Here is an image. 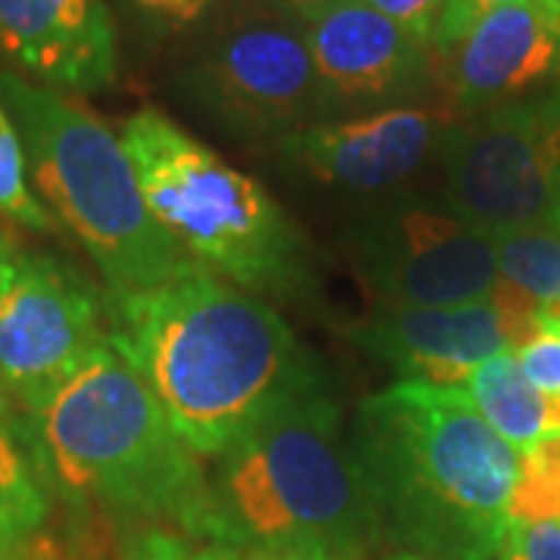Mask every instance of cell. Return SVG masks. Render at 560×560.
I'll use <instances>...</instances> for the list:
<instances>
[{"instance_id":"cell-1","label":"cell","mask_w":560,"mask_h":560,"mask_svg":"<svg viewBox=\"0 0 560 560\" xmlns=\"http://www.w3.org/2000/svg\"><path fill=\"white\" fill-rule=\"evenodd\" d=\"M106 300L109 346L200 458H219L280 401L320 381L271 305L202 265L156 290Z\"/></svg>"},{"instance_id":"cell-2","label":"cell","mask_w":560,"mask_h":560,"mask_svg":"<svg viewBox=\"0 0 560 560\" xmlns=\"http://www.w3.org/2000/svg\"><path fill=\"white\" fill-rule=\"evenodd\" d=\"M349 445L381 533L427 558L495 560L521 452L464 389L393 383L361 401Z\"/></svg>"},{"instance_id":"cell-3","label":"cell","mask_w":560,"mask_h":560,"mask_svg":"<svg viewBox=\"0 0 560 560\" xmlns=\"http://www.w3.org/2000/svg\"><path fill=\"white\" fill-rule=\"evenodd\" d=\"M209 474V533L259 558H364L381 521L352 458L342 411L312 383L253 423Z\"/></svg>"},{"instance_id":"cell-4","label":"cell","mask_w":560,"mask_h":560,"mask_svg":"<svg viewBox=\"0 0 560 560\" xmlns=\"http://www.w3.org/2000/svg\"><path fill=\"white\" fill-rule=\"evenodd\" d=\"M38 436L54 480L72 495L135 517L209 533V477L153 389L113 346L40 408Z\"/></svg>"},{"instance_id":"cell-5","label":"cell","mask_w":560,"mask_h":560,"mask_svg":"<svg viewBox=\"0 0 560 560\" xmlns=\"http://www.w3.org/2000/svg\"><path fill=\"white\" fill-rule=\"evenodd\" d=\"M0 106L20 131L28 178L101 268L109 293L156 290L200 265L150 212L125 143L94 113L13 72L0 75Z\"/></svg>"},{"instance_id":"cell-6","label":"cell","mask_w":560,"mask_h":560,"mask_svg":"<svg viewBox=\"0 0 560 560\" xmlns=\"http://www.w3.org/2000/svg\"><path fill=\"white\" fill-rule=\"evenodd\" d=\"M121 143L150 212L190 259L253 296H300L312 287L305 237L259 180L160 109L135 113Z\"/></svg>"},{"instance_id":"cell-7","label":"cell","mask_w":560,"mask_h":560,"mask_svg":"<svg viewBox=\"0 0 560 560\" xmlns=\"http://www.w3.org/2000/svg\"><path fill=\"white\" fill-rule=\"evenodd\" d=\"M178 94L234 140H283L330 121V101L308 54L302 20L280 0H249L215 22L178 72Z\"/></svg>"},{"instance_id":"cell-8","label":"cell","mask_w":560,"mask_h":560,"mask_svg":"<svg viewBox=\"0 0 560 560\" xmlns=\"http://www.w3.org/2000/svg\"><path fill=\"white\" fill-rule=\"evenodd\" d=\"M440 200L486 237L541 228L560 190V84L477 116H452Z\"/></svg>"},{"instance_id":"cell-9","label":"cell","mask_w":560,"mask_h":560,"mask_svg":"<svg viewBox=\"0 0 560 560\" xmlns=\"http://www.w3.org/2000/svg\"><path fill=\"white\" fill-rule=\"evenodd\" d=\"M342 253L377 308H445L492 296V241L418 190L361 202L342 224Z\"/></svg>"},{"instance_id":"cell-10","label":"cell","mask_w":560,"mask_h":560,"mask_svg":"<svg viewBox=\"0 0 560 560\" xmlns=\"http://www.w3.org/2000/svg\"><path fill=\"white\" fill-rule=\"evenodd\" d=\"M101 293L50 256H16L0 278V383L38 415L109 346Z\"/></svg>"},{"instance_id":"cell-11","label":"cell","mask_w":560,"mask_h":560,"mask_svg":"<svg viewBox=\"0 0 560 560\" xmlns=\"http://www.w3.org/2000/svg\"><path fill=\"white\" fill-rule=\"evenodd\" d=\"M448 121V113L427 106L318 121L280 140L278 160L293 180L374 202L411 190V180L440 160Z\"/></svg>"},{"instance_id":"cell-12","label":"cell","mask_w":560,"mask_h":560,"mask_svg":"<svg viewBox=\"0 0 560 560\" xmlns=\"http://www.w3.org/2000/svg\"><path fill=\"white\" fill-rule=\"evenodd\" d=\"M302 28L337 113L408 106L440 79L433 47L361 0H320Z\"/></svg>"},{"instance_id":"cell-13","label":"cell","mask_w":560,"mask_h":560,"mask_svg":"<svg viewBox=\"0 0 560 560\" xmlns=\"http://www.w3.org/2000/svg\"><path fill=\"white\" fill-rule=\"evenodd\" d=\"M346 337L399 383L442 389H464L482 361L511 349L508 315L492 296L445 308H374L352 320Z\"/></svg>"},{"instance_id":"cell-14","label":"cell","mask_w":560,"mask_h":560,"mask_svg":"<svg viewBox=\"0 0 560 560\" xmlns=\"http://www.w3.org/2000/svg\"><path fill=\"white\" fill-rule=\"evenodd\" d=\"M455 116H477L560 84V20L539 0L489 10L436 57Z\"/></svg>"},{"instance_id":"cell-15","label":"cell","mask_w":560,"mask_h":560,"mask_svg":"<svg viewBox=\"0 0 560 560\" xmlns=\"http://www.w3.org/2000/svg\"><path fill=\"white\" fill-rule=\"evenodd\" d=\"M0 54L54 91L94 94L119 75L103 0H0Z\"/></svg>"},{"instance_id":"cell-16","label":"cell","mask_w":560,"mask_h":560,"mask_svg":"<svg viewBox=\"0 0 560 560\" xmlns=\"http://www.w3.org/2000/svg\"><path fill=\"white\" fill-rule=\"evenodd\" d=\"M464 393L486 423L521 455L545 436L560 433V396H545L529 383L514 349L482 361L464 383Z\"/></svg>"},{"instance_id":"cell-17","label":"cell","mask_w":560,"mask_h":560,"mask_svg":"<svg viewBox=\"0 0 560 560\" xmlns=\"http://www.w3.org/2000/svg\"><path fill=\"white\" fill-rule=\"evenodd\" d=\"M501 280L517 287L541 308L560 312V234L555 228H523L489 237Z\"/></svg>"},{"instance_id":"cell-18","label":"cell","mask_w":560,"mask_h":560,"mask_svg":"<svg viewBox=\"0 0 560 560\" xmlns=\"http://www.w3.org/2000/svg\"><path fill=\"white\" fill-rule=\"evenodd\" d=\"M47 521V499L20 445L0 430V560H13Z\"/></svg>"},{"instance_id":"cell-19","label":"cell","mask_w":560,"mask_h":560,"mask_svg":"<svg viewBox=\"0 0 560 560\" xmlns=\"http://www.w3.org/2000/svg\"><path fill=\"white\" fill-rule=\"evenodd\" d=\"M541 521H560V433L523 452L511 495V523Z\"/></svg>"},{"instance_id":"cell-20","label":"cell","mask_w":560,"mask_h":560,"mask_svg":"<svg viewBox=\"0 0 560 560\" xmlns=\"http://www.w3.org/2000/svg\"><path fill=\"white\" fill-rule=\"evenodd\" d=\"M0 215L16 221L28 231H54V215L40 206L28 187V165L20 131L7 109L0 106Z\"/></svg>"},{"instance_id":"cell-21","label":"cell","mask_w":560,"mask_h":560,"mask_svg":"<svg viewBox=\"0 0 560 560\" xmlns=\"http://www.w3.org/2000/svg\"><path fill=\"white\" fill-rule=\"evenodd\" d=\"M523 374L545 396H560V312L541 308L539 327L517 349Z\"/></svg>"},{"instance_id":"cell-22","label":"cell","mask_w":560,"mask_h":560,"mask_svg":"<svg viewBox=\"0 0 560 560\" xmlns=\"http://www.w3.org/2000/svg\"><path fill=\"white\" fill-rule=\"evenodd\" d=\"M495 560H560V521L508 523Z\"/></svg>"},{"instance_id":"cell-23","label":"cell","mask_w":560,"mask_h":560,"mask_svg":"<svg viewBox=\"0 0 560 560\" xmlns=\"http://www.w3.org/2000/svg\"><path fill=\"white\" fill-rule=\"evenodd\" d=\"M361 3H368L371 10L383 13L386 20H393L408 35H415L430 47H433V35L445 10V0H361Z\"/></svg>"},{"instance_id":"cell-24","label":"cell","mask_w":560,"mask_h":560,"mask_svg":"<svg viewBox=\"0 0 560 560\" xmlns=\"http://www.w3.org/2000/svg\"><path fill=\"white\" fill-rule=\"evenodd\" d=\"M128 560H241V555L231 551V548H221V545L200 548V545L180 539V536L147 533V536L131 548V558Z\"/></svg>"},{"instance_id":"cell-25","label":"cell","mask_w":560,"mask_h":560,"mask_svg":"<svg viewBox=\"0 0 560 560\" xmlns=\"http://www.w3.org/2000/svg\"><path fill=\"white\" fill-rule=\"evenodd\" d=\"M508 3H521V0H445L442 20L433 35V54L440 57L445 50H452L477 20H482L489 10H499Z\"/></svg>"},{"instance_id":"cell-26","label":"cell","mask_w":560,"mask_h":560,"mask_svg":"<svg viewBox=\"0 0 560 560\" xmlns=\"http://www.w3.org/2000/svg\"><path fill=\"white\" fill-rule=\"evenodd\" d=\"M131 3L140 7L143 13L160 16V20L172 22V25L200 22L215 7V0H131Z\"/></svg>"},{"instance_id":"cell-27","label":"cell","mask_w":560,"mask_h":560,"mask_svg":"<svg viewBox=\"0 0 560 560\" xmlns=\"http://www.w3.org/2000/svg\"><path fill=\"white\" fill-rule=\"evenodd\" d=\"M280 3H287V7H290V10H293V13L302 20V16H308V13L318 7L320 0H280Z\"/></svg>"},{"instance_id":"cell-28","label":"cell","mask_w":560,"mask_h":560,"mask_svg":"<svg viewBox=\"0 0 560 560\" xmlns=\"http://www.w3.org/2000/svg\"><path fill=\"white\" fill-rule=\"evenodd\" d=\"M13 259H16V256H13V249H10V246H7V241L0 237V278H3V271L10 268V261Z\"/></svg>"},{"instance_id":"cell-29","label":"cell","mask_w":560,"mask_h":560,"mask_svg":"<svg viewBox=\"0 0 560 560\" xmlns=\"http://www.w3.org/2000/svg\"><path fill=\"white\" fill-rule=\"evenodd\" d=\"M548 228H555L560 234V190H558V200H555V209H551V219H548Z\"/></svg>"},{"instance_id":"cell-30","label":"cell","mask_w":560,"mask_h":560,"mask_svg":"<svg viewBox=\"0 0 560 560\" xmlns=\"http://www.w3.org/2000/svg\"><path fill=\"white\" fill-rule=\"evenodd\" d=\"M386 560H442V558H427V555H415V551H399V555H393V558Z\"/></svg>"},{"instance_id":"cell-31","label":"cell","mask_w":560,"mask_h":560,"mask_svg":"<svg viewBox=\"0 0 560 560\" xmlns=\"http://www.w3.org/2000/svg\"><path fill=\"white\" fill-rule=\"evenodd\" d=\"M259 560H330V558H315V555H278V558H259Z\"/></svg>"},{"instance_id":"cell-32","label":"cell","mask_w":560,"mask_h":560,"mask_svg":"<svg viewBox=\"0 0 560 560\" xmlns=\"http://www.w3.org/2000/svg\"><path fill=\"white\" fill-rule=\"evenodd\" d=\"M539 3L555 16V20H560V0H539Z\"/></svg>"},{"instance_id":"cell-33","label":"cell","mask_w":560,"mask_h":560,"mask_svg":"<svg viewBox=\"0 0 560 560\" xmlns=\"http://www.w3.org/2000/svg\"><path fill=\"white\" fill-rule=\"evenodd\" d=\"M246 3H249V0H246Z\"/></svg>"}]
</instances>
